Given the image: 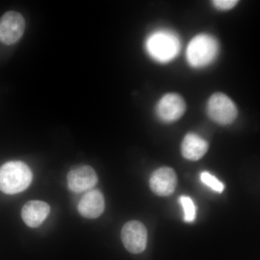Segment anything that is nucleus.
<instances>
[{"mask_svg":"<svg viewBox=\"0 0 260 260\" xmlns=\"http://www.w3.org/2000/svg\"><path fill=\"white\" fill-rule=\"evenodd\" d=\"M207 114L214 122L229 125L237 119L238 109L235 103L225 94L215 93L207 104Z\"/></svg>","mask_w":260,"mask_h":260,"instance_id":"nucleus-4","label":"nucleus"},{"mask_svg":"<svg viewBox=\"0 0 260 260\" xmlns=\"http://www.w3.org/2000/svg\"><path fill=\"white\" fill-rule=\"evenodd\" d=\"M150 187L155 194L169 196L174 193L177 186V177L174 169L162 167L153 172L150 178Z\"/></svg>","mask_w":260,"mask_h":260,"instance_id":"nucleus-8","label":"nucleus"},{"mask_svg":"<svg viewBox=\"0 0 260 260\" xmlns=\"http://www.w3.org/2000/svg\"><path fill=\"white\" fill-rule=\"evenodd\" d=\"M181 41L176 32L167 29H158L149 34L145 42L147 54L157 62H170L181 50Z\"/></svg>","mask_w":260,"mask_h":260,"instance_id":"nucleus-1","label":"nucleus"},{"mask_svg":"<svg viewBox=\"0 0 260 260\" xmlns=\"http://www.w3.org/2000/svg\"><path fill=\"white\" fill-rule=\"evenodd\" d=\"M219 44L213 36L200 34L193 38L186 48V60L194 68L208 66L218 55Z\"/></svg>","mask_w":260,"mask_h":260,"instance_id":"nucleus-3","label":"nucleus"},{"mask_svg":"<svg viewBox=\"0 0 260 260\" xmlns=\"http://www.w3.org/2000/svg\"><path fill=\"white\" fill-rule=\"evenodd\" d=\"M200 179L203 184L209 186L213 190L218 193H222L224 190V185L221 181H219L216 177H214L210 173L204 172L200 175Z\"/></svg>","mask_w":260,"mask_h":260,"instance_id":"nucleus-14","label":"nucleus"},{"mask_svg":"<svg viewBox=\"0 0 260 260\" xmlns=\"http://www.w3.org/2000/svg\"><path fill=\"white\" fill-rule=\"evenodd\" d=\"M179 203L184 210V220L187 223L194 221L196 218V208L192 200L189 197L183 195L179 198Z\"/></svg>","mask_w":260,"mask_h":260,"instance_id":"nucleus-13","label":"nucleus"},{"mask_svg":"<svg viewBox=\"0 0 260 260\" xmlns=\"http://www.w3.org/2000/svg\"><path fill=\"white\" fill-rule=\"evenodd\" d=\"M25 21L23 15L18 12H7L0 18V42L13 45L23 36Z\"/></svg>","mask_w":260,"mask_h":260,"instance_id":"nucleus-6","label":"nucleus"},{"mask_svg":"<svg viewBox=\"0 0 260 260\" xmlns=\"http://www.w3.org/2000/svg\"><path fill=\"white\" fill-rule=\"evenodd\" d=\"M121 237L124 247L132 254H140L146 248L148 232L143 223L138 220H131L124 224Z\"/></svg>","mask_w":260,"mask_h":260,"instance_id":"nucleus-5","label":"nucleus"},{"mask_svg":"<svg viewBox=\"0 0 260 260\" xmlns=\"http://www.w3.org/2000/svg\"><path fill=\"white\" fill-rule=\"evenodd\" d=\"M78 209L80 215L85 218H97L105 209L104 195L97 189L88 191L80 200Z\"/></svg>","mask_w":260,"mask_h":260,"instance_id":"nucleus-10","label":"nucleus"},{"mask_svg":"<svg viewBox=\"0 0 260 260\" xmlns=\"http://www.w3.org/2000/svg\"><path fill=\"white\" fill-rule=\"evenodd\" d=\"M50 213V206L45 202L31 200L24 205L22 218L28 227L37 228L42 225Z\"/></svg>","mask_w":260,"mask_h":260,"instance_id":"nucleus-11","label":"nucleus"},{"mask_svg":"<svg viewBox=\"0 0 260 260\" xmlns=\"http://www.w3.org/2000/svg\"><path fill=\"white\" fill-rule=\"evenodd\" d=\"M208 142L195 133L186 135L181 145L183 157L191 161H196L203 158L208 152Z\"/></svg>","mask_w":260,"mask_h":260,"instance_id":"nucleus-12","label":"nucleus"},{"mask_svg":"<svg viewBox=\"0 0 260 260\" xmlns=\"http://www.w3.org/2000/svg\"><path fill=\"white\" fill-rule=\"evenodd\" d=\"M186 111V104L183 98L177 93H167L158 101L155 113L159 119L165 123L179 120Z\"/></svg>","mask_w":260,"mask_h":260,"instance_id":"nucleus-7","label":"nucleus"},{"mask_svg":"<svg viewBox=\"0 0 260 260\" xmlns=\"http://www.w3.org/2000/svg\"><path fill=\"white\" fill-rule=\"evenodd\" d=\"M67 180L70 190L80 193L89 190L96 185L98 177L93 168L89 166H82L70 171Z\"/></svg>","mask_w":260,"mask_h":260,"instance_id":"nucleus-9","label":"nucleus"},{"mask_svg":"<svg viewBox=\"0 0 260 260\" xmlns=\"http://www.w3.org/2000/svg\"><path fill=\"white\" fill-rule=\"evenodd\" d=\"M31 170L22 161H9L0 167V191L7 194L22 192L30 186Z\"/></svg>","mask_w":260,"mask_h":260,"instance_id":"nucleus-2","label":"nucleus"},{"mask_svg":"<svg viewBox=\"0 0 260 260\" xmlns=\"http://www.w3.org/2000/svg\"><path fill=\"white\" fill-rule=\"evenodd\" d=\"M212 3L216 9L225 11V10H232V8H234L238 4L239 1L237 0H215Z\"/></svg>","mask_w":260,"mask_h":260,"instance_id":"nucleus-15","label":"nucleus"}]
</instances>
